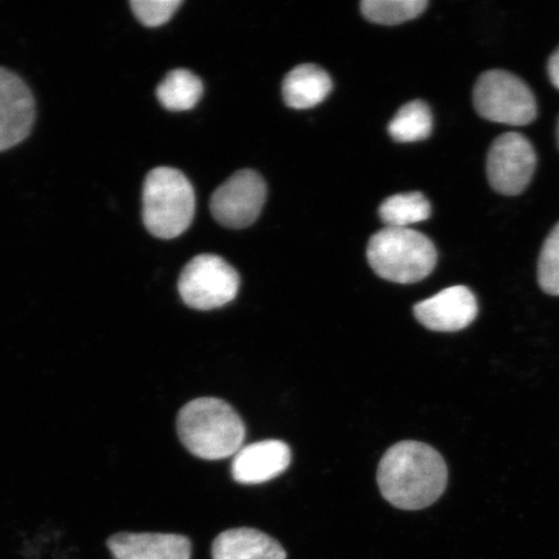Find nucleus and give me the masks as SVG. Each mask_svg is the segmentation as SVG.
<instances>
[{
  "instance_id": "4468645a",
  "label": "nucleus",
  "mask_w": 559,
  "mask_h": 559,
  "mask_svg": "<svg viewBox=\"0 0 559 559\" xmlns=\"http://www.w3.org/2000/svg\"><path fill=\"white\" fill-rule=\"evenodd\" d=\"M332 88L331 76L324 69L304 64L285 76L283 96L286 105L293 109H310L323 103Z\"/></svg>"
},
{
  "instance_id": "f8f14e48",
  "label": "nucleus",
  "mask_w": 559,
  "mask_h": 559,
  "mask_svg": "<svg viewBox=\"0 0 559 559\" xmlns=\"http://www.w3.org/2000/svg\"><path fill=\"white\" fill-rule=\"evenodd\" d=\"M107 547L115 559H191L192 543L177 534L120 533Z\"/></svg>"
},
{
  "instance_id": "6ab92c4d",
  "label": "nucleus",
  "mask_w": 559,
  "mask_h": 559,
  "mask_svg": "<svg viewBox=\"0 0 559 559\" xmlns=\"http://www.w3.org/2000/svg\"><path fill=\"white\" fill-rule=\"evenodd\" d=\"M540 288L549 296H559V223L545 240L537 263Z\"/></svg>"
},
{
  "instance_id": "423d86ee",
  "label": "nucleus",
  "mask_w": 559,
  "mask_h": 559,
  "mask_svg": "<svg viewBox=\"0 0 559 559\" xmlns=\"http://www.w3.org/2000/svg\"><path fill=\"white\" fill-rule=\"evenodd\" d=\"M240 289V276L223 258L202 254L181 271L178 290L183 302L191 309L210 311L221 309L236 298Z\"/></svg>"
},
{
  "instance_id": "2eb2a0df",
  "label": "nucleus",
  "mask_w": 559,
  "mask_h": 559,
  "mask_svg": "<svg viewBox=\"0 0 559 559\" xmlns=\"http://www.w3.org/2000/svg\"><path fill=\"white\" fill-rule=\"evenodd\" d=\"M204 86L190 70L177 69L166 75L157 87V97L167 110L185 111L198 105Z\"/></svg>"
},
{
  "instance_id": "6e6552de",
  "label": "nucleus",
  "mask_w": 559,
  "mask_h": 559,
  "mask_svg": "<svg viewBox=\"0 0 559 559\" xmlns=\"http://www.w3.org/2000/svg\"><path fill=\"white\" fill-rule=\"evenodd\" d=\"M267 187L260 174L241 170L233 175L213 194L210 209L216 222L228 228L253 225L260 216Z\"/></svg>"
},
{
  "instance_id": "0eeeda50",
  "label": "nucleus",
  "mask_w": 559,
  "mask_h": 559,
  "mask_svg": "<svg viewBox=\"0 0 559 559\" xmlns=\"http://www.w3.org/2000/svg\"><path fill=\"white\" fill-rule=\"evenodd\" d=\"M536 164V152L530 140L520 132H507L488 151L489 185L501 194H521L533 180Z\"/></svg>"
},
{
  "instance_id": "f3484780",
  "label": "nucleus",
  "mask_w": 559,
  "mask_h": 559,
  "mask_svg": "<svg viewBox=\"0 0 559 559\" xmlns=\"http://www.w3.org/2000/svg\"><path fill=\"white\" fill-rule=\"evenodd\" d=\"M432 132L429 105L421 100L403 105L389 124V134L397 143H415L428 139Z\"/></svg>"
},
{
  "instance_id": "f257e3e1",
  "label": "nucleus",
  "mask_w": 559,
  "mask_h": 559,
  "mask_svg": "<svg viewBox=\"0 0 559 559\" xmlns=\"http://www.w3.org/2000/svg\"><path fill=\"white\" fill-rule=\"evenodd\" d=\"M445 461L429 444L404 440L390 447L380 461L377 484L383 499L402 510L429 508L445 491Z\"/></svg>"
},
{
  "instance_id": "1a4fd4ad",
  "label": "nucleus",
  "mask_w": 559,
  "mask_h": 559,
  "mask_svg": "<svg viewBox=\"0 0 559 559\" xmlns=\"http://www.w3.org/2000/svg\"><path fill=\"white\" fill-rule=\"evenodd\" d=\"M34 120L32 91L19 75L0 68V152L23 142L31 134Z\"/></svg>"
},
{
  "instance_id": "9d476101",
  "label": "nucleus",
  "mask_w": 559,
  "mask_h": 559,
  "mask_svg": "<svg viewBox=\"0 0 559 559\" xmlns=\"http://www.w3.org/2000/svg\"><path fill=\"white\" fill-rule=\"evenodd\" d=\"M414 313L418 323L430 331L459 332L477 319L478 302L466 286H451L417 304Z\"/></svg>"
},
{
  "instance_id": "412c9836",
  "label": "nucleus",
  "mask_w": 559,
  "mask_h": 559,
  "mask_svg": "<svg viewBox=\"0 0 559 559\" xmlns=\"http://www.w3.org/2000/svg\"><path fill=\"white\" fill-rule=\"evenodd\" d=\"M548 73L551 83H554V86L559 90V47L554 55L550 56Z\"/></svg>"
},
{
  "instance_id": "9b49d317",
  "label": "nucleus",
  "mask_w": 559,
  "mask_h": 559,
  "mask_svg": "<svg viewBox=\"0 0 559 559\" xmlns=\"http://www.w3.org/2000/svg\"><path fill=\"white\" fill-rule=\"evenodd\" d=\"M290 463V447L270 439L242 447L234 456L230 473L237 484L262 485L283 474Z\"/></svg>"
},
{
  "instance_id": "4be33fe9",
  "label": "nucleus",
  "mask_w": 559,
  "mask_h": 559,
  "mask_svg": "<svg viewBox=\"0 0 559 559\" xmlns=\"http://www.w3.org/2000/svg\"><path fill=\"white\" fill-rule=\"evenodd\" d=\"M557 142L559 146V118H558V124H557Z\"/></svg>"
},
{
  "instance_id": "a211bd4d",
  "label": "nucleus",
  "mask_w": 559,
  "mask_h": 559,
  "mask_svg": "<svg viewBox=\"0 0 559 559\" xmlns=\"http://www.w3.org/2000/svg\"><path fill=\"white\" fill-rule=\"evenodd\" d=\"M426 7V0H365L361 12L374 24L400 25L423 15Z\"/></svg>"
},
{
  "instance_id": "dca6fc26",
  "label": "nucleus",
  "mask_w": 559,
  "mask_h": 559,
  "mask_svg": "<svg viewBox=\"0 0 559 559\" xmlns=\"http://www.w3.org/2000/svg\"><path fill=\"white\" fill-rule=\"evenodd\" d=\"M431 205L419 192L391 195L380 207V218L390 228H408L416 223L429 219Z\"/></svg>"
},
{
  "instance_id": "20e7f679",
  "label": "nucleus",
  "mask_w": 559,
  "mask_h": 559,
  "mask_svg": "<svg viewBox=\"0 0 559 559\" xmlns=\"http://www.w3.org/2000/svg\"><path fill=\"white\" fill-rule=\"evenodd\" d=\"M195 198L191 181L173 167H157L146 175L143 188L145 228L158 239H175L190 228Z\"/></svg>"
},
{
  "instance_id": "39448f33",
  "label": "nucleus",
  "mask_w": 559,
  "mask_h": 559,
  "mask_svg": "<svg viewBox=\"0 0 559 559\" xmlns=\"http://www.w3.org/2000/svg\"><path fill=\"white\" fill-rule=\"evenodd\" d=\"M474 107L485 120L526 126L537 117V105L533 91L520 76L506 70H488L475 83Z\"/></svg>"
},
{
  "instance_id": "f03ea898",
  "label": "nucleus",
  "mask_w": 559,
  "mask_h": 559,
  "mask_svg": "<svg viewBox=\"0 0 559 559\" xmlns=\"http://www.w3.org/2000/svg\"><path fill=\"white\" fill-rule=\"evenodd\" d=\"M180 442L193 456L223 460L242 449L247 428L233 405L218 397L187 403L177 418Z\"/></svg>"
},
{
  "instance_id": "ddd939ff",
  "label": "nucleus",
  "mask_w": 559,
  "mask_h": 559,
  "mask_svg": "<svg viewBox=\"0 0 559 559\" xmlns=\"http://www.w3.org/2000/svg\"><path fill=\"white\" fill-rule=\"evenodd\" d=\"M213 559H286L283 545L260 530H227L215 537Z\"/></svg>"
},
{
  "instance_id": "aec40b11",
  "label": "nucleus",
  "mask_w": 559,
  "mask_h": 559,
  "mask_svg": "<svg viewBox=\"0 0 559 559\" xmlns=\"http://www.w3.org/2000/svg\"><path fill=\"white\" fill-rule=\"evenodd\" d=\"M180 4L181 0H132L130 3L140 23L148 27L166 24Z\"/></svg>"
},
{
  "instance_id": "7ed1b4c3",
  "label": "nucleus",
  "mask_w": 559,
  "mask_h": 559,
  "mask_svg": "<svg viewBox=\"0 0 559 559\" xmlns=\"http://www.w3.org/2000/svg\"><path fill=\"white\" fill-rule=\"evenodd\" d=\"M367 258L381 278L414 284L435 271L438 254L428 236L409 228L384 227L370 237Z\"/></svg>"
}]
</instances>
